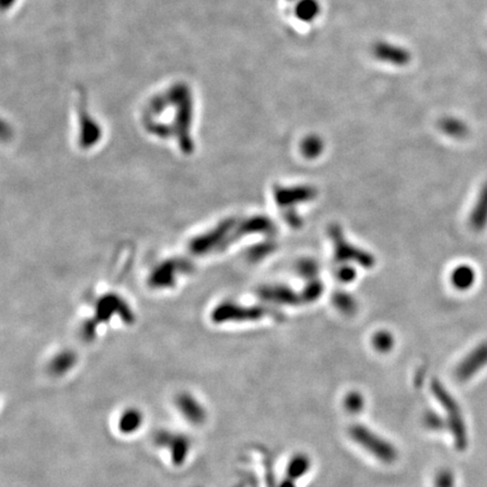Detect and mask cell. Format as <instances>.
Returning a JSON list of instances; mask_svg holds the SVG:
<instances>
[{
  "label": "cell",
  "mask_w": 487,
  "mask_h": 487,
  "mask_svg": "<svg viewBox=\"0 0 487 487\" xmlns=\"http://www.w3.org/2000/svg\"><path fill=\"white\" fill-rule=\"evenodd\" d=\"M431 392L446 413L447 427L451 432L455 446L460 451L465 450L468 446V433L462 407L439 380L434 379L431 383Z\"/></svg>",
  "instance_id": "cell-1"
},
{
  "label": "cell",
  "mask_w": 487,
  "mask_h": 487,
  "mask_svg": "<svg viewBox=\"0 0 487 487\" xmlns=\"http://www.w3.org/2000/svg\"><path fill=\"white\" fill-rule=\"evenodd\" d=\"M152 443L157 449L166 453L169 465L174 469L187 466L193 453V440L189 434L166 427L156 431Z\"/></svg>",
  "instance_id": "cell-2"
},
{
  "label": "cell",
  "mask_w": 487,
  "mask_h": 487,
  "mask_svg": "<svg viewBox=\"0 0 487 487\" xmlns=\"http://www.w3.org/2000/svg\"><path fill=\"white\" fill-rule=\"evenodd\" d=\"M348 436L357 446L383 464H392L399 457V451L390 441L364 424L355 423L351 425L348 429Z\"/></svg>",
  "instance_id": "cell-3"
},
{
  "label": "cell",
  "mask_w": 487,
  "mask_h": 487,
  "mask_svg": "<svg viewBox=\"0 0 487 487\" xmlns=\"http://www.w3.org/2000/svg\"><path fill=\"white\" fill-rule=\"evenodd\" d=\"M175 411L187 425L202 427L209 418L208 407L199 396L190 390H180L174 396Z\"/></svg>",
  "instance_id": "cell-4"
},
{
  "label": "cell",
  "mask_w": 487,
  "mask_h": 487,
  "mask_svg": "<svg viewBox=\"0 0 487 487\" xmlns=\"http://www.w3.org/2000/svg\"><path fill=\"white\" fill-rule=\"evenodd\" d=\"M146 421V413L143 408L136 405H128L117 413L115 430L121 437H134L143 430Z\"/></svg>",
  "instance_id": "cell-5"
},
{
  "label": "cell",
  "mask_w": 487,
  "mask_h": 487,
  "mask_svg": "<svg viewBox=\"0 0 487 487\" xmlns=\"http://www.w3.org/2000/svg\"><path fill=\"white\" fill-rule=\"evenodd\" d=\"M372 56L380 62L396 67L407 66L412 60L408 49L388 41L376 42L372 45Z\"/></svg>",
  "instance_id": "cell-6"
},
{
  "label": "cell",
  "mask_w": 487,
  "mask_h": 487,
  "mask_svg": "<svg viewBox=\"0 0 487 487\" xmlns=\"http://www.w3.org/2000/svg\"><path fill=\"white\" fill-rule=\"evenodd\" d=\"M487 366V342L478 345L459 364L455 369V377L459 381L465 383Z\"/></svg>",
  "instance_id": "cell-7"
},
{
  "label": "cell",
  "mask_w": 487,
  "mask_h": 487,
  "mask_svg": "<svg viewBox=\"0 0 487 487\" xmlns=\"http://www.w3.org/2000/svg\"><path fill=\"white\" fill-rule=\"evenodd\" d=\"M322 12L318 0H296L294 3V16L300 22L311 23L316 21Z\"/></svg>",
  "instance_id": "cell-8"
},
{
  "label": "cell",
  "mask_w": 487,
  "mask_h": 487,
  "mask_svg": "<svg viewBox=\"0 0 487 487\" xmlns=\"http://www.w3.org/2000/svg\"><path fill=\"white\" fill-rule=\"evenodd\" d=\"M471 226L477 231L483 230L487 226V183L482 189L477 202L471 212Z\"/></svg>",
  "instance_id": "cell-9"
},
{
  "label": "cell",
  "mask_w": 487,
  "mask_h": 487,
  "mask_svg": "<svg viewBox=\"0 0 487 487\" xmlns=\"http://www.w3.org/2000/svg\"><path fill=\"white\" fill-rule=\"evenodd\" d=\"M77 359L71 353H61L54 357L49 364V372L56 378L67 376L76 366Z\"/></svg>",
  "instance_id": "cell-10"
},
{
  "label": "cell",
  "mask_w": 487,
  "mask_h": 487,
  "mask_svg": "<svg viewBox=\"0 0 487 487\" xmlns=\"http://www.w3.org/2000/svg\"><path fill=\"white\" fill-rule=\"evenodd\" d=\"M310 467H311V462L309 457L305 453H298L289 462L287 467V478L294 482L299 481L300 478L304 477L305 475L308 474Z\"/></svg>",
  "instance_id": "cell-11"
},
{
  "label": "cell",
  "mask_w": 487,
  "mask_h": 487,
  "mask_svg": "<svg viewBox=\"0 0 487 487\" xmlns=\"http://www.w3.org/2000/svg\"><path fill=\"white\" fill-rule=\"evenodd\" d=\"M475 278L476 276H475L474 270L471 269V266H459L455 270L453 274V285L459 290H467L474 285Z\"/></svg>",
  "instance_id": "cell-12"
},
{
  "label": "cell",
  "mask_w": 487,
  "mask_h": 487,
  "mask_svg": "<svg viewBox=\"0 0 487 487\" xmlns=\"http://www.w3.org/2000/svg\"><path fill=\"white\" fill-rule=\"evenodd\" d=\"M364 405H366V399L361 392L355 390V392H348V395L345 396L344 406L348 413L357 414V413L364 411Z\"/></svg>",
  "instance_id": "cell-13"
},
{
  "label": "cell",
  "mask_w": 487,
  "mask_h": 487,
  "mask_svg": "<svg viewBox=\"0 0 487 487\" xmlns=\"http://www.w3.org/2000/svg\"><path fill=\"white\" fill-rule=\"evenodd\" d=\"M424 424L431 431H441L448 427H447L446 418H443L441 415L438 414L436 412H429V413L425 414Z\"/></svg>",
  "instance_id": "cell-14"
},
{
  "label": "cell",
  "mask_w": 487,
  "mask_h": 487,
  "mask_svg": "<svg viewBox=\"0 0 487 487\" xmlns=\"http://www.w3.org/2000/svg\"><path fill=\"white\" fill-rule=\"evenodd\" d=\"M322 149H323V143L320 138L316 136H308L302 143V152L305 155L315 157L322 152Z\"/></svg>",
  "instance_id": "cell-15"
},
{
  "label": "cell",
  "mask_w": 487,
  "mask_h": 487,
  "mask_svg": "<svg viewBox=\"0 0 487 487\" xmlns=\"http://www.w3.org/2000/svg\"><path fill=\"white\" fill-rule=\"evenodd\" d=\"M434 485L436 487H455V473L451 469H441L436 475Z\"/></svg>",
  "instance_id": "cell-16"
},
{
  "label": "cell",
  "mask_w": 487,
  "mask_h": 487,
  "mask_svg": "<svg viewBox=\"0 0 487 487\" xmlns=\"http://www.w3.org/2000/svg\"><path fill=\"white\" fill-rule=\"evenodd\" d=\"M374 344L377 350L380 352L390 351V348L394 345L392 336L387 333H380L378 335L375 336Z\"/></svg>",
  "instance_id": "cell-17"
},
{
  "label": "cell",
  "mask_w": 487,
  "mask_h": 487,
  "mask_svg": "<svg viewBox=\"0 0 487 487\" xmlns=\"http://www.w3.org/2000/svg\"><path fill=\"white\" fill-rule=\"evenodd\" d=\"M441 127L451 136H462L465 132V128L462 127V124L459 123L458 121L444 120L441 123Z\"/></svg>",
  "instance_id": "cell-18"
},
{
  "label": "cell",
  "mask_w": 487,
  "mask_h": 487,
  "mask_svg": "<svg viewBox=\"0 0 487 487\" xmlns=\"http://www.w3.org/2000/svg\"><path fill=\"white\" fill-rule=\"evenodd\" d=\"M280 487H296V484H294V481L285 477V481L282 482Z\"/></svg>",
  "instance_id": "cell-19"
},
{
  "label": "cell",
  "mask_w": 487,
  "mask_h": 487,
  "mask_svg": "<svg viewBox=\"0 0 487 487\" xmlns=\"http://www.w3.org/2000/svg\"><path fill=\"white\" fill-rule=\"evenodd\" d=\"M194 487H203V486H194Z\"/></svg>",
  "instance_id": "cell-20"
}]
</instances>
